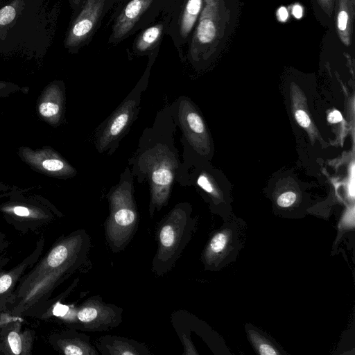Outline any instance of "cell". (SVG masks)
Masks as SVG:
<instances>
[{"label": "cell", "instance_id": "obj_1", "mask_svg": "<svg viewBox=\"0 0 355 355\" xmlns=\"http://www.w3.org/2000/svg\"><path fill=\"white\" fill-rule=\"evenodd\" d=\"M90 238L78 230L62 239L21 282L16 293L13 313L33 307L73 273L86 260Z\"/></svg>", "mask_w": 355, "mask_h": 355}, {"label": "cell", "instance_id": "obj_2", "mask_svg": "<svg viewBox=\"0 0 355 355\" xmlns=\"http://www.w3.org/2000/svg\"><path fill=\"white\" fill-rule=\"evenodd\" d=\"M110 214L105 231L107 243L114 252L125 248L135 234L138 213L132 194V179L126 172L109 195Z\"/></svg>", "mask_w": 355, "mask_h": 355}, {"label": "cell", "instance_id": "obj_3", "mask_svg": "<svg viewBox=\"0 0 355 355\" xmlns=\"http://www.w3.org/2000/svg\"><path fill=\"white\" fill-rule=\"evenodd\" d=\"M192 228L185 204L177 205L157 227V252L153 259L152 271L161 277L170 271L187 245Z\"/></svg>", "mask_w": 355, "mask_h": 355}, {"label": "cell", "instance_id": "obj_4", "mask_svg": "<svg viewBox=\"0 0 355 355\" xmlns=\"http://www.w3.org/2000/svg\"><path fill=\"white\" fill-rule=\"evenodd\" d=\"M139 163L141 169L147 175L150 184L149 212L152 217L155 210L160 211L168 203L178 169V160L175 151L169 146L157 142L141 154Z\"/></svg>", "mask_w": 355, "mask_h": 355}, {"label": "cell", "instance_id": "obj_5", "mask_svg": "<svg viewBox=\"0 0 355 355\" xmlns=\"http://www.w3.org/2000/svg\"><path fill=\"white\" fill-rule=\"evenodd\" d=\"M232 15L227 0H203L191 45L193 56L212 53L220 47L227 38L233 22Z\"/></svg>", "mask_w": 355, "mask_h": 355}, {"label": "cell", "instance_id": "obj_6", "mask_svg": "<svg viewBox=\"0 0 355 355\" xmlns=\"http://www.w3.org/2000/svg\"><path fill=\"white\" fill-rule=\"evenodd\" d=\"M122 308L105 302L101 296L94 295L76 309V328L87 331H108L122 321Z\"/></svg>", "mask_w": 355, "mask_h": 355}, {"label": "cell", "instance_id": "obj_7", "mask_svg": "<svg viewBox=\"0 0 355 355\" xmlns=\"http://www.w3.org/2000/svg\"><path fill=\"white\" fill-rule=\"evenodd\" d=\"M18 155L33 170L44 175L65 179L76 174V169L51 147L32 149L21 146Z\"/></svg>", "mask_w": 355, "mask_h": 355}, {"label": "cell", "instance_id": "obj_8", "mask_svg": "<svg viewBox=\"0 0 355 355\" xmlns=\"http://www.w3.org/2000/svg\"><path fill=\"white\" fill-rule=\"evenodd\" d=\"M139 93L140 92H136L134 89L99 132L96 139V148L99 152H103L112 147L114 143L131 124L139 104Z\"/></svg>", "mask_w": 355, "mask_h": 355}, {"label": "cell", "instance_id": "obj_9", "mask_svg": "<svg viewBox=\"0 0 355 355\" xmlns=\"http://www.w3.org/2000/svg\"><path fill=\"white\" fill-rule=\"evenodd\" d=\"M105 0H86L73 21L65 40L67 47L76 46L85 41L92 33L103 12Z\"/></svg>", "mask_w": 355, "mask_h": 355}, {"label": "cell", "instance_id": "obj_10", "mask_svg": "<svg viewBox=\"0 0 355 355\" xmlns=\"http://www.w3.org/2000/svg\"><path fill=\"white\" fill-rule=\"evenodd\" d=\"M40 196H33L24 197L22 190L13 187L11 190L10 200L3 205L1 209L10 214L25 218L44 219L50 216V212L47 208V202Z\"/></svg>", "mask_w": 355, "mask_h": 355}, {"label": "cell", "instance_id": "obj_11", "mask_svg": "<svg viewBox=\"0 0 355 355\" xmlns=\"http://www.w3.org/2000/svg\"><path fill=\"white\" fill-rule=\"evenodd\" d=\"M64 92L58 83H51L42 92L37 103L40 116L52 125L60 123L64 111Z\"/></svg>", "mask_w": 355, "mask_h": 355}, {"label": "cell", "instance_id": "obj_12", "mask_svg": "<svg viewBox=\"0 0 355 355\" xmlns=\"http://www.w3.org/2000/svg\"><path fill=\"white\" fill-rule=\"evenodd\" d=\"M96 347L103 355H148V348L134 339L118 336L106 335L100 337Z\"/></svg>", "mask_w": 355, "mask_h": 355}, {"label": "cell", "instance_id": "obj_13", "mask_svg": "<svg viewBox=\"0 0 355 355\" xmlns=\"http://www.w3.org/2000/svg\"><path fill=\"white\" fill-rule=\"evenodd\" d=\"M153 0H131L126 5L113 26L112 37L119 40L133 28Z\"/></svg>", "mask_w": 355, "mask_h": 355}, {"label": "cell", "instance_id": "obj_14", "mask_svg": "<svg viewBox=\"0 0 355 355\" xmlns=\"http://www.w3.org/2000/svg\"><path fill=\"white\" fill-rule=\"evenodd\" d=\"M55 344L58 349L65 355H98L100 354L92 345L89 336L73 330L60 335Z\"/></svg>", "mask_w": 355, "mask_h": 355}, {"label": "cell", "instance_id": "obj_15", "mask_svg": "<svg viewBox=\"0 0 355 355\" xmlns=\"http://www.w3.org/2000/svg\"><path fill=\"white\" fill-rule=\"evenodd\" d=\"M355 0H336V26L338 37L346 46L352 44Z\"/></svg>", "mask_w": 355, "mask_h": 355}, {"label": "cell", "instance_id": "obj_16", "mask_svg": "<svg viewBox=\"0 0 355 355\" xmlns=\"http://www.w3.org/2000/svg\"><path fill=\"white\" fill-rule=\"evenodd\" d=\"M178 113L182 132L185 133L189 141L195 142V138L200 137L205 132L201 117L193 110L189 103L183 100L179 104Z\"/></svg>", "mask_w": 355, "mask_h": 355}, {"label": "cell", "instance_id": "obj_17", "mask_svg": "<svg viewBox=\"0 0 355 355\" xmlns=\"http://www.w3.org/2000/svg\"><path fill=\"white\" fill-rule=\"evenodd\" d=\"M203 0H187L180 20V34L186 38L196 22L202 8Z\"/></svg>", "mask_w": 355, "mask_h": 355}, {"label": "cell", "instance_id": "obj_18", "mask_svg": "<svg viewBox=\"0 0 355 355\" xmlns=\"http://www.w3.org/2000/svg\"><path fill=\"white\" fill-rule=\"evenodd\" d=\"M229 242V234L223 231L216 233L210 240L205 252V257L207 263L220 256L226 249Z\"/></svg>", "mask_w": 355, "mask_h": 355}, {"label": "cell", "instance_id": "obj_19", "mask_svg": "<svg viewBox=\"0 0 355 355\" xmlns=\"http://www.w3.org/2000/svg\"><path fill=\"white\" fill-rule=\"evenodd\" d=\"M163 26L157 24L146 29L139 37L136 48L139 51H145L155 44L162 33Z\"/></svg>", "mask_w": 355, "mask_h": 355}, {"label": "cell", "instance_id": "obj_20", "mask_svg": "<svg viewBox=\"0 0 355 355\" xmlns=\"http://www.w3.org/2000/svg\"><path fill=\"white\" fill-rule=\"evenodd\" d=\"M33 261H26L12 272L0 275V295L6 293Z\"/></svg>", "mask_w": 355, "mask_h": 355}, {"label": "cell", "instance_id": "obj_21", "mask_svg": "<svg viewBox=\"0 0 355 355\" xmlns=\"http://www.w3.org/2000/svg\"><path fill=\"white\" fill-rule=\"evenodd\" d=\"M21 0H15L12 3L0 9V27L10 24L16 17Z\"/></svg>", "mask_w": 355, "mask_h": 355}, {"label": "cell", "instance_id": "obj_22", "mask_svg": "<svg viewBox=\"0 0 355 355\" xmlns=\"http://www.w3.org/2000/svg\"><path fill=\"white\" fill-rule=\"evenodd\" d=\"M7 341L12 354L19 355L23 353L22 337L17 331H10L7 336Z\"/></svg>", "mask_w": 355, "mask_h": 355}, {"label": "cell", "instance_id": "obj_23", "mask_svg": "<svg viewBox=\"0 0 355 355\" xmlns=\"http://www.w3.org/2000/svg\"><path fill=\"white\" fill-rule=\"evenodd\" d=\"M253 339L254 340V343L256 344L260 354L275 355L279 354V352L266 341L262 340L257 337H254Z\"/></svg>", "mask_w": 355, "mask_h": 355}, {"label": "cell", "instance_id": "obj_24", "mask_svg": "<svg viewBox=\"0 0 355 355\" xmlns=\"http://www.w3.org/2000/svg\"><path fill=\"white\" fill-rule=\"evenodd\" d=\"M296 194L292 191L285 192L281 194L277 200L279 206L282 207H288L296 200Z\"/></svg>", "mask_w": 355, "mask_h": 355}, {"label": "cell", "instance_id": "obj_25", "mask_svg": "<svg viewBox=\"0 0 355 355\" xmlns=\"http://www.w3.org/2000/svg\"><path fill=\"white\" fill-rule=\"evenodd\" d=\"M19 90L22 91L23 89L10 83L0 81V98L6 97L9 94L13 92H17Z\"/></svg>", "mask_w": 355, "mask_h": 355}, {"label": "cell", "instance_id": "obj_26", "mask_svg": "<svg viewBox=\"0 0 355 355\" xmlns=\"http://www.w3.org/2000/svg\"><path fill=\"white\" fill-rule=\"evenodd\" d=\"M316 2L329 17H331L335 8L336 0H316Z\"/></svg>", "mask_w": 355, "mask_h": 355}, {"label": "cell", "instance_id": "obj_27", "mask_svg": "<svg viewBox=\"0 0 355 355\" xmlns=\"http://www.w3.org/2000/svg\"><path fill=\"white\" fill-rule=\"evenodd\" d=\"M295 118L297 123L303 128H307L310 124V119L307 114L301 110L295 112Z\"/></svg>", "mask_w": 355, "mask_h": 355}, {"label": "cell", "instance_id": "obj_28", "mask_svg": "<svg viewBox=\"0 0 355 355\" xmlns=\"http://www.w3.org/2000/svg\"><path fill=\"white\" fill-rule=\"evenodd\" d=\"M197 184L203 190L207 193H211L214 192V189L208 178L205 175H201L197 180Z\"/></svg>", "mask_w": 355, "mask_h": 355}, {"label": "cell", "instance_id": "obj_29", "mask_svg": "<svg viewBox=\"0 0 355 355\" xmlns=\"http://www.w3.org/2000/svg\"><path fill=\"white\" fill-rule=\"evenodd\" d=\"M343 119L340 112L338 110H334L331 112L328 116V121L331 123H336L341 121Z\"/></svg>", "mask_w": 355, "mask_h": 355}, {"label": "cell", "instance_id": "obj_30", "mask_svg": "<svg viewBox=\"0 0 355 355\" xmlns=\"http://www.w3.org/2000/svg\"><path fill=\"white\" fill-rule=\"evenodd\" d=\"M293 15L297 18H300L302 17V8L299 5H295L293 6Z\"/></svg>", "mask_w": 355, "mask_h": 355}, {"label": "cell", "instance_id": "obj_31", "mask_svg": "<svg viewBox=\"0 0 355 355\" xmlns=\"http://www.w3.org/2000/svg\"><path fill=\"white\" fill-rule=\"evenodd\" d=\"M279 17H280L282 21H285L287 19V11L285 10L284 8H281L279 10Z\"/></svg>", "mask_w": 355, "mask_h": 355}, {"label": "cell", "instance_id": "obj_32", "mask_svg": "<svg viewBox=\"0 0 355 355\" xmlns=\"http://www.w3.org/2000/svg\"><path fill=\"white\" fill-rule=\"evenodd\" d=\"M13 187H10L9 185L5 184L0 182V191H7L8 190H12Z\"/></svg>", "mask_w": 355, "mask_h": 355}, {"label": "cell", "instance_id": "obj_33", "mask_svg": "<svg viewBox=\"0 0 355 355\" xmlns=\"http://www.w3.org/2000/svg\"><path fill=\"white\" fill-rule=\"evenodd\" d=\"M74 4L78 5L80 0H71Z\"/></svg>", "mask_w": 355, "mask_h": 355}, {"label": "cell", "instance_id": "obj_34", "mask_svg": "<svg viewBox=\"0 0 355 355\" xmlns=\"http://www.w3.org/2000/svg\"><path fill=\"white\" fill-rule=\"evenodd\" d=\"M3 302H0V310L3 308Z\"/></svg>", "mask_w": 355, "mask_h": 355}]
</instances>
